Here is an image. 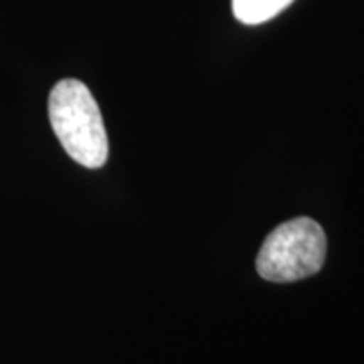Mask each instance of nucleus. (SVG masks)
<instances>
[{"label":"nucleus","mask_w":364,"mask_h":364,"mask_svg":"<svg viewBox=\"0 0 364 364\" xmlns=\"http://www.w3.org/2000/svg\"><path fill=\"white\" fill-rule=\"evenodd\" d=\"M49 122L63 150L85 168H102L109 144L100 105L77 79L59 81L49 93Z\"/></svg>","instance_id":"f257e3e1"},{"label":"nucleus","mask_w":364,"mask_h":364,"mask_svg":"<svg viewBox=\"0 0 364 364\" xmlns=\"http://www.w3.org/2000/svg\"><path fill=\"white\" fill-rule=\"evenodd\" d=\"M326 249L324 229L310 217H298L273 229L261 245L255 267L267 282L291 284L322 269Z\"/></svg>","instance_id":"f03ea898"},{"label":"nucleus","mask_w":364,"mask_h":364,"mask_svg":"<svg viewBox=\"0 0 364 364\" xmlns=\"http://www.w3.org/2000/svg\"><path fill=\"white\" fill-rule=\"evenodd\" d=\"M294 0H231L235 18L243 25H261L284 13Z\"/></svg>","instance_id":"7ed1b4c3"}]
</instances>
